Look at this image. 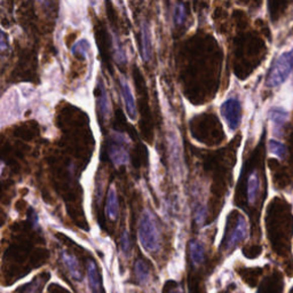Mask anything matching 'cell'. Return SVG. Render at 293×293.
Wrapping results in <instances>:
<instances>
[{
	"mask_svg": "<svg viewBox=\"0 0 293 293\" xmlns=\"http://www.w3.org/2000/svg\"><path fill=\"white\" fill-rule=\"evenodd\" d=\"M139 240L143 250L148 253H157L160 248V228L157 218L150 208H144L139 220Z\"/></svg>",
	"mask_w": 293,
	"mask_h": 293,
	"instance_id": "1",
	"label": "cell"
},
{
	"mask_svg": "<svg viewBox=\"0 0 293 293\" xmlns=\"http://www.w3.org/2000/svg\"><path fill=\"white\" fill-rule=\"evenodd\" d=\"M293 69V50L286 51L282 53L274 61L272 68L267 76L266 85L268 87H278L290 76Z\"/></svg>",
	"mask_w": 293,
	"mask_h": 293,
	"instance_id": "2",
	"label": "cell"
},
{
	"mask_svg": "<svg viewBox=\"0 0 293 293\" xmlns=\"http://www.w3.org/2000/svg\"><path fill=\"white\" fill-rule=\"evenodd\" d=\"M129 143L128 138L121 133H115L112 137V141L108 147V156L111 163L115 166H123L129 163L130 156L126 150L125 144Z\"/></svg>",
	"mask_w": 293,
	"mask_h": 293,
	"instance_id": "3",
	"label": "cell"
},
{
	"mask_svg": "<svg viewBox=\"0 0 293 293\" xmlns=\"http://www.w3.org/2000/svg\"><path fill=\"white\" fill-rule=\"evenodd\" d=\"M220 112L230 131H236L238 129L240 119H242V104L237 98L227 99L221 104Z\"/></svg>",
	"mask_w": 293,
	"mask_h": 293,
	"instance_id": "4",
	"label": "cell"
},
{
	"mask_svg": "<svg viewBox=\"0 0 293 293\" xmlns=\"http://www.w3.org/2000/svg\"><path fill=\"white\" fill-rule=\"evenodd\" d=\"M169 156L171 164L177 172H180L182 169V149L181 143L176 132H170L168 135Z\"/></svg>",
	"mask_w": 293,
	"mask_h": 293,
	"instance_id": "5",
	"label": "cell"
},
{
	"mask_svg": "<svg viewBox=\"0 0 293 293\" xmlns=\"http://www.w3.org/2000/svg\"><path fill=\"white\" fill-rule=\"evenodd\" d=\"M119 86H120L121 96H123V100H124L126 113H128V116L130 117L131 120H135L138 117V110H137V103H135V99L132 93L131 85L129 84V81L126 80L124 77H120Z\"/></svg>",
	"mask_w": 293,
	"mask_h": 293,
	"instance_id": "6",
	"label": "cell"
},
{
	"mask_svg": "<svg viewBox=\"0 0 293 293\" xmlns=\"http://www.w3.org/2000/svg\"><path fill=\"white\" fill-rule=\"evenodd\" d=\"M246 236H247V222L245 220V218L239 216L237 221H236L234 229L231 230L229 237L227 239L226 244L227 250H233V248L237 246L240 242H243V240L246 238Z\"/></svg>",
	"mask_w": 293,
	"mask_h": 293,
	"instance_id": "7",
	"label": "cell"
},
{
	"mask_svg": "<svg viewBox=\"0 0 293 293\" xmlns=\"http://www.w3.org/2000/svg\"><path fill=\"white\" fill-rule=\"evenodd\" d=\"M61 261H62L63 266L69 273L70 277L73 281L80 282L82 279V273H81V267L79 261L73 255H70L67 251L61 252Z\"/></svg>",
	"mask_w": 293,
	"mask_h": 293,
	"instance_id": "8",
	"label": "cell"
},
{
	"mask_svg": "<svg viewBox=\"0 0 293 293\" xmlns=\"http://www.w3.org/2000/svg\"><path fill=\"white\" fill-rule=\"evenodd\" d=\"M140 43H141V53L144 62H149L152 58V40L150 27L146 21H142L140 28Z\"/></svg>",
	"mask_w": 293,
	"mask_h": 293,
	"instance_id": "9",
	"label": "cell"
},
{
	"mask_svg": "<svg viewBox=\"0 0 293 293\" xmlns=\"http://www.w3.org/2000/svg\"><path fill=\"white\" fill-rule=\"evenodd\" d=\"M269 121L275 134H279V130L283 129L284 124L288 119V112L281 107H274L268 112Z\"/></svg>",
	"mask_w": 293,
	"mask_h": 293,
	"instance_id": "10",
	"label": "cell"
},
{
	"mask_svg": "<svg viewBox=\"0 0 293 293\" xmlns=\"http://www.w3.org/2000/svg\"><path fill=\"white\" fill-rule=\"evenodd\" d=\"M119 214V203H118V195L115 187L109 188L106 200V216L110 221H116Z\"/></svg>",
	"mask_w": 293,
	"mask_h": 293,
	"instance_id": "11",
	"label": "cell"
},
{
	"mask_svg": "<svg viewBox=\"0 0 293 293\" xmlns=\"http://www.w3.org/2000/svg\"><path fill=\"white\" fill-rule=\"evenodd\" d=\"M260 190V179L259 174L257 171H252L248 174L247 178V186H246V196H247V202L248 204H255L259 195Z\"/></svg>",
	"mask_w": 293,
	"mask_h": 293,
	"instance_id": "12",
	"label": "cell"
},
{
	"mask_svg": "<svg viewBox=\"0 0 293 293\" xmlns=\"http://www.w3.org/2000/svg\"><path fill=\"white\" fill-rule=\"evenodd\" d=\"M98 89H99V98H98L99 110L101 112L103 119L107 120L109 115H110V99H109L107 89L102 80H99Z\"/></svg>",
	"mask_w": 293,
	"mask_h": 293,
	"instance_id": "13",
	"label": "cell"
},
{
	"mask_svg": "<svg viewBox=\"0 0 293 293\" xmlns=\"http://www.w3.org/2000/svg\"><path fill=\"white\" fill-rule=\"evenodd\" d=\"M134 274L137 277V281L141 285H147L150 282L151 272L150 267L146 261L142 259H138L134 264Z\"/></svg>",
	"mask_w": 293,
	"mask_h": 293,
	"instance_id": "14",
	"label": "cell"
},
{
	"mask_svg": "<svg viewBox=\"0 0 293 293\" xmlns=\"http://www.w3.org/2000/svg\"><path fill=\"white\" fill-rule=\"evenodd\" d=\"M87 279H89L90 290L92 293H99L100 287H101V281H100V275L98 267L93 260L87 262Z\"/></svg>",
	"mask_w": 293,
	"mask_h": 293,
	"instance_id": "15",
	"label": "cell"
},
{
	"mask_svg": "<svg viewBox=\"0 0 293 293\" xmlns=\"http://www.w3.org/2000/svg\"><path fill=\"white\" fill-rule=\"evenodd\" d=\"M189 256L192 265L195 267L200 266L205 259V248L202 243L197 239H192L189 243Z\"/></svg>",
	"mask_w": 293,
	"mask_h": 293,
	"instance_id": "16",
	"label": "cell"
},
{
	"mask_svg": "<svg viewBox=\"0 0 293 293\" xmlns=\"http://www.w3.org/2000/svg\"><path fill=\"white\" fill-rule=\"evenodd\" d=\"M268 150L269 154L273 155L277 158H285L286 156V149L284 147V144H282L279 141H276V140H270L268 143Z\"/></svg>",
	"mask_w": 293,
	"mask_h": 293,
	"instance_id": "17",
	"label": "cell"
},
{
	"mask_svg": "<svg viewBox=\"0 0 293 293\" xmlns=\"http://www.w3.org/2000/svg\"><path fill=\"white\" fill-rule=\"evenodd\" d=\"M187 19V12H186V7L185 4L182 3H178L174 6V11H173V20L176 22V24L178 27H181V25L185 24Z\"/></svg>",
	"mask_w": 293,
	"mask_h": 293,
	"instance_id": "18",
	"label": "cell"
},
{
	"mask_svg": "<svg viewBox=\"0 0 293 293\" xmlns=\"http://www.w3.org/2000/svg\"><path fill=\"white\" fill-rule=\"evenodd\" d=\"M112 46H113V54H115L117 62L121 64L126 63V55L124 48L121 46L119 39H118L116 34H112Z\"/></svg>",
	"mask_w": 293,
	"mask_h": 293,
	"instance_id": "19",
	"label": "cell"
},
{
	"mask_svg": "<svg viewBox=\"0 0 293 293\" xmlns=\"http://www.w3.org/2000/svg\"><path fill=\"white\" fill-rule=\"evenodd\" d=\"M207 216V211H206V206L205 204L200 202V200H197L195 204V221L197 225H203L205 219H206Z\"/></svg>",
	"mask_w": 293,
	"mask_h": 293,
	"instance_id": "20",
	"label": "cell"
},
{
	"mask_svg": "<svg viewBox=\"0 0 293 293\" xmlns=\"http://www.w3.org/2000/svg\"><path fill=\"white\" fill-rule=\"evenodd\" d=\"M90 52V43L87 39H80L79 41H77L72 47V54L78 55H89Z\"/></svg>",
	"mask_w": 293,
	"mask_h": 293,
	"instance_id": "21",
	"label": "cell"
},
{
	"mask_svg": "<svg viewBox=\"0 0 293 293\" xmlns=\"http://www.w3.org/2000/svg\"><path fill=\"white\" fill-rule=\"evenodd\" d=\"M120 250L121 253L125 257L130 256V252H131V240H130V235L128 233V230H124L123 233L120 235Z\"/></svg>",
	"mask_w": 293,
	"mask_h": 293,
	"instance_id": "22",
	"label": "cell"
},
{
	"mask_svg": "<svg viewBox=\"0 0 293 293\" xmlns=\"http://www.w3.org/2000/svg\"><path fill=\"white\" fill-rule=\"evenodd\" d=\"M41 287H43V282L40 281V279H36V281L30 283L22 293H40Z\"/></svg>",
	"mask_w": 293,
	"mask_h": 293,
	"instance_id": "23",
	"label": "cell"
},
{
	"mask_svg": "<svg viewBox=\"0 0 293 293\" xmlns=\"http://www.w3.org/2000/svg\"><path fill=\"white\" fill-rule=\"evenodd\" d=\"M169 293H183V292L180 287H176V288H172V290H171Z\"/></svg>",
	"mask_w": 293,
	"mask_h": 293,
	"instance_id": "24",
	"label": "cell"
},
{
	"mask_svg": "<svg viewBox=\"0 0 293 293\" xmlns=\"http://www.w3.org/2000/svg\"><path fill=\"white\" fill-rule=\"evenodd\" d=\"M111 293H118V292H117L116 290H112V292H111Z\"/></svg>",
	"mask_w": 293,
	"mask_h": 293,
	"instance_id": "25",
	"label": "cell"
}]
</instances>
